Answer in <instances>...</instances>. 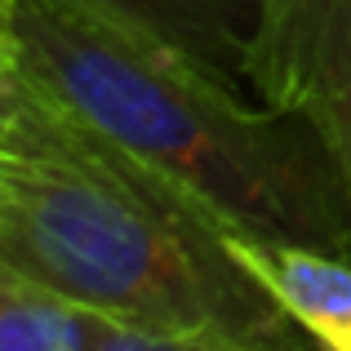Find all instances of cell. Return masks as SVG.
Returning a JSON list of instances; mask_svg holds the SVG:
<instances>
[{
  "mask_svg": "<svg viewBox=\"0 0 351 351\" xmlns=\"http://www.w3.org/2000/svg\"><path fill=\"white\" fill-rule=\"evenodd\" d=\"M178 182L32 80L0 143V258L134 329L320 351Z\"/></svg>",
  "mask_w": 351,
  "mask_h": 351,
  "instance_id": "1",
  "label": "cell"
},
{
  "mask_svg": "<svg viewBox=\"0 0 351 351\" xmlns=\"http://www.w3.org/2000/svg\"><path fill=\"white\" fill-rule=\"evenodd\" d=\"M9 36L36 85L227 232L351 258V191L307 120L236 94L94 0H18Z\"/></svg>",
  "mask_w": 351,
  "mask_h": 351,
  "instance_id": "2",
  "label": "cell"
},
{
  "mask_svg": "<svg viewBox=\"0 0 351 351\" xmlns=\"http://www.w3.org/2000/svg\"><path fill=\"white\" fill-rule=\"evenodd\" d=\"M245 80L316 129L351 191V0H263Z\"/></svg>",
  "mask_w": 351,
  "mask_h": 351,
  "instance_id": "3",
  "label": "cell"
},
{
  "mask_svg": "<svg viewBox=\"0 0 351 351\" xmlns=\"http://www.w3.org/2000/svg\"><path fill=\"white\" fill-rule=\"evenodd\" d=\"M236 258L267 285L320 351H351V258L311 245L227 236Z\"/></svg>",
  "mask_w": 351,
  "mask_h": 351,
  "instance_id": "4",
  "label": "cell"
},
{
  "mask_svg": "<svg viewBox=\"0 0 351 351\" xmlns=\"http://www.w3.org/2000/svg\"><path fill=\"white\" fill-rule=\"evenodd\" d=\"M94 5L173 45L196 67L232 85L236 94L254 98L245 80V58L258 32L263 0H94Z\"/></svg>",
  "mask_w": 351,
  "mask_h": 351,
  "instance_id": "5",
  "label": "cell"
},
{
  "mask_svg": "<svg viewBox=\"0 0 351 351\" xmlns=\"http://www.w3.org/2000/svg\"><path fill=\"white\" fill-rule=\"evenodd\" d=\"M98 311L0 258V351H89Z\"/></svg>",
  "mask_w": 351,
  "mask_h": 351,
  "instance_id": "6",
  "label": "cell"
},
{
  "mask_svg": "<svg viewBox=\"0 0 351 351\" xmlns=\"http://www.w3.org/2000/svg\"><path fill=\"white\" fill-rule=\"evenodd\" d=\"M89 351H267V347L232 338V334H209V329L165 334V329H134V325H120L112 316H98Z\"/></svg>",
  "mask_w": 351,
  "mask_h": 351,
  "instance_id": "7",
  "label": "cell"
},
{
  "mask_svg": "<svg viewBox=\"0 0 351 351\" xmlns=\"http://www.w3.org/2000/svg\"><path fill=\"white\" fill-rule=\"evenodd\" d=\"M27 98H32V76H27V67L18 62L14 40H0V143L14 134Z\"/></svg>",
  "mask_w": 351,
  "mask_h": 351,
  "instance_id": "8",
  "label": "cell"
},
{
  "mask_svg": "<svg viewBox=\"0 0 351 351\" xmlns=\"http://www.w3.org/2000/svg\"><path fill=\"white\" fill-rule=\"evenodd\" d=\"M14 9H18V0H0V40H14V36H9V23H14Z\"/></svg>",
  "mask_w": 351,
  "mask_h": 351,
  "instance_id": "9",
  "label": "cell"
}]
</instances>
